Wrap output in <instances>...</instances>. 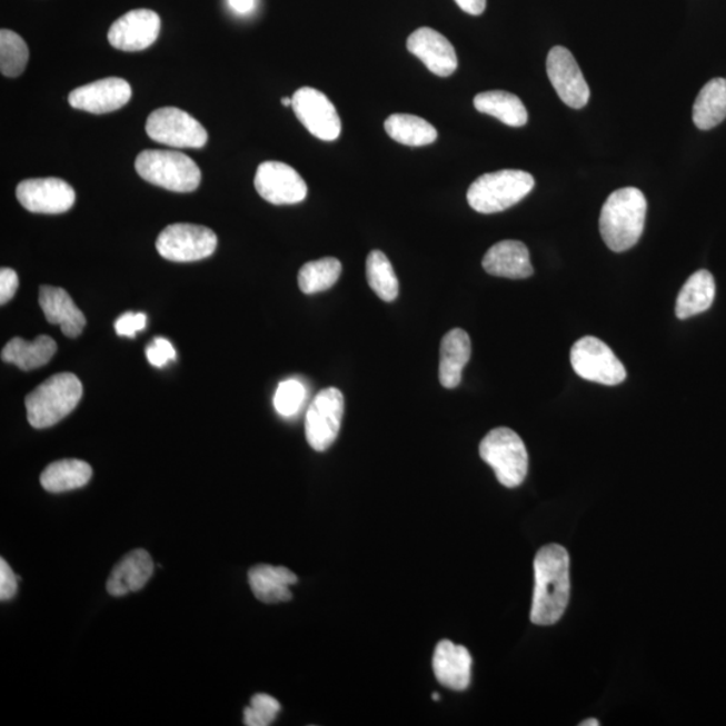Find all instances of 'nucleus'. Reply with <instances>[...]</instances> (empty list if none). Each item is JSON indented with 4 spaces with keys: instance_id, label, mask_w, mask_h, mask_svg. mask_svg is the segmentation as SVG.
<instances>
[{
    "instance_id": "obj_22",
    "label": "nucleus",
    "mask_w": 726,
    "mask_h": 726,
    "mask_svg": "<svg viewBox=\"0 0 726 726\" xmlns=\"http://www.w3.org/2000/svg\"><path fill=\"white\" fill-rule=\"evenodd\" d=\"M248 580L257 599L276 604L292 599L289 587L298 583V576L288 568L262 564L250 568Z\"/></svg>"
},
{
    "instance_id": "obj_6",
    "label": "nucleus",
    "mask_w": 726,
    "mask_h": 726,
    "mask_svg": "<svg viewBox=\"0 0 726 726\" xmlns=\"http://www.w3.org/2000/svg\"><path fill=\"white\" fill-rule=\"evenodd\" d=\"M480 458L507 488L524 484L529 470V455L525 442L513 429L500 427L490 430L479 446Z\"/></svg>"
},
{
    "instance_id": "obj_32",
    "label": "nucleus",
    "mask_w": 726,
    "mask_h": 726,
    "mask_svg": "<svg viewBox=\"0 0 726 726\" xmlns=\"http://www.w3.org/2000/svg\"><path fill=\"white\" fill-rule=\"evenodd\" d=\"M29 62V48L23 38L14 31H0V70L6 77L21 76Z\"/></svg>"
},
{
    "instance_id": "obj_37",
    "label": "nucleus",
    "mask_w": 726,
    "mask_h": 726,
    "mask_svg": "<svg viewBox=\"0 0 726 726\" xmlns=\"http://www.w3.org/2000/svg\"><path fill=\"white\" fill-rule=\"evenodd\" d=\"M17 580L18 577L14 575V571H12L10 565L2 558L0 560V599L2 601L11 600L17 595Z\"/></svg>"
},
{
    "instance_id": "obj_35",
    "label": "nucleus",
    "mask_w": 726,
    "mask_h": 726,
    "mask_svg": "<svg viewBox=\"0 0 726 726\" xmlns=\"http://www.w3.org/2000/svg\"><path fill=\"white\" fill-rule=\"evenodd\" d=\"M147 359L152 366L163 368L167 362L173 361L177 358V351L173 349L169 340L165 338H156L151 345L146 349Z\"/></svg>"
},
{
    "instance_id": "obj_28",
    "label": "nucleus",
    "mask_w": 726,
    "mask_h": 726,
    "mask_svg": "<svg viewBox=\"0 0 726 726\" xmlns=\"http://www.w3.org/2000/svg\"><path fill=\"white\" fill-rule=\"evenodd\" d=\"M477 111L490 115L509 127H524L528 123V111L518 96L505 91H488L475 96Z\"/></svg>"
},
{
    "instance_id": "obj_18",
    "label": "nucleus",
    "mask_w": 726,
    "mask_h": 726,
    "mask_svg": "<svg viewBox=\"0 0 726 726\" xmlns=\"http://www.w3.org/2000/svg\"><path fill=\"white\" fill-rule=\"evenodd\" d=\"M432 667L436 679L452 690H466L471 684L473 657L465 646L451 640L439 642L435 648Z\"/></svg>"
},
{
    "instance_id": "obj_1",
    "label": "nucleus",
    "mask_w": 726,
    "mask_h": 726,
    "mask_svg": "<svg viewBox=\"0 0 726 726\" xmlns=\"http://www.w3.org/2000/svg\"><path fill=\"white\" fill-rule=\"evenodd\" d=\"M570 558L561 545L550 544L535 558V594L530 620L538 626L556 625L568 607L570 596Z\"/></svg>"
},
{
    "instance_id": "obj_41",
    "label": "nucleus",
    "mask_w": 726,
    "mask_h": 726,
    "mask_svg": "<svg viewBox=\"0 0 726 726\" xmlns=\"http://www.w3.org/2000/svg\"><path fill=\"white\" fill-rule=\"evenodd\" d=\"M600 723L597 722V719H586V722L581 723V726H599Z\"/></svg>"
},
{
    "instance_id": "obj_23",
    "label": "nucleus",
    "mask_w": 726,
    "mask_h": 726,
    "mask_svg": "<svg viewBox=\"0 0 726 726\" xmlns=\"http://www.w3.org/2000/svg\"><path fill=\"white\" fill-rule=\"evenodd\" d=\"M471 358V339L465 330L448 331L441 340L439 378L446 389L458 388Z\"/></svg>"
},
{
    "instance_id": "obj_42",
    "label": "nucleus",
    "mask_w": 726,
    "mask_h": 726,
    "mask_svg": "<svg viewBox=\"0 0 726 726\" xmlns=\"http://www.w3.org/2000/svg\"><path fill=\"white\" fill-rule=\"evenodd\" d=\"M281 105L285 106V107H292V98L291 99L282 98L281 99Z\"/></svg>"
},
{
    "instance_id": "obj_36",
    "label": "nucleus",
    "mask_w": 726,
    "mask_h": 726,
    "mask_svg": "<svg viewBox=\"0 0 726 726\" xmlns=\"http://www.w3.org/2000/svg\"><path fill=\"white\" fill-rule=\"evenodd\" d=\"M146 326L147 317L143 312H127L116 320L115 330L120 337L135 338Z\"/></svg>"
},
{
    "instance_id": "obj_34",
    "label": "nucleus",
    "mask_w": 726,
    "mask_h": 726,
    "mask_svg": "<svg viewBox=\"0 0 726 726\" xmlns=\"http://www.w3.org/2000/svg\"><path fill=\"white\" fill-rule=\"evenodd\" d=\"M281 706L278 699L268 694H256L250 706L243 712V724L248 726H268L278 717Z\"/></svg>"
},
{
    "instance_id": "obj_33",
    "label": "nucleus",
    "mask_w": 726,
    "mask_h": 726,
    "mask_svg": "<svg viewBox=\"0 0 726 726\" xmlns=\"http://www.w3.org/2000/svg\"><path fill=\"white\" fill-rule=\"evenodd\" d=\"M306 401L305 385L295 378L280 382L274 397L276 412L282 417H292L300 412Z\"/></svg>"
},
{
    "instance_id": "obj_19",
    "label": "nucleus",
    "mask_w": 726,
    "mask_h": 726,
    "mask_svg": "<svg viewBox=\"0 0 726 726\" xmlns=\"http://www.w3.org/2000/svg\"><path fill=\"white\" fill-rule=\"evenodd\" d=\"M485 271L498 278L528 279L535 274L528 247L524 242L506 240L496 243L484 257Z\"/></svg>"
},
{
    "instance_id": "obj_2",
    "label": "nucleus",
    "mask_w": 726,
    "mask_h": 726,
    "mask_svg": "<svg viewBox=\"0 0 726 726\" xmlns=\"http://www.w3.org/2000/svg\"><path fill=\"white\" fill-rule=\"evenodd\" d=\"M647 199L639 189L625 188L607 198L600 213V235L616 253L626 252L644 235Z\"/></svg>"
},
{
    "instance_id": "obj_8",
    "label": "nucleus",
    "mask_w": 726,
    "mask_h": 726,
    "mask_svg": "<svg viewBox=\"0 0 726 726\" xmlns=\"http://www.w3.org/2000/svg\"><path fill=\"white\" fill-rule=\"evenodd\" d=\"M217 236L213 230L195 223H172L160 231L156 247L163 259L191 262L215 253Z\"/></svg>"
},
{
    "instance_id": "obj_5",
    "label": "nucleus",
    "mask_w": 726,
    "mask_h": 726,
    "mask_svg": "<svg viewBox=\"0 0 726 726\" xmlns=\"http://www.w3.org/2000/svg\"><path fill=\"white\" fill-rule=\"evenodd\" d=\"M135 169L145 181L170 191L191 192L201 185V170L182 152L146 150L139 153Z\"/></svg>"
},
{
    "instance_id": "obj_26",
    "label": "nucleus",
    "mask_w": 726,
    "mask_h": 726,
    "mask_svg": "<svg viewBox=\"0 0 726 726\" xmlns=\"http://www.w3.org/2000/svg\"><path fill=\"white\" fill-rule=\"evenodd\" d=\"M93 475L92 467L79 459H63L51 463L41 475V485L49 493H66L88 485Z\"/></svg>"
},
{
    "instance_id": "obj_3",
    "label": "nucleus",
    "mask_w": 726,
    "mask_h": 726,
    "mask_svg": "<svg viewBox=\"0 0 726 726\" xmlns=\"http://www.w3.org/2000/svg\"><path fill=\"white\" fill-rule=\"evenodd\" d=\"M82 391V384L73 372L51 376L24 398L30 426L37 429L56 426L73 412Z\"/></svg>"
},
{
    "instance_id": "obj_17",
    "label": "nucleus",
    "mask_w": 726,
    "mask_h": 726,
    "mask_svg": "<svg viewBox=\"0 0 726 726\" xmlns=\"http://www.w3.org/2000/svg\"><path fill=\"white\" fill-rule=\"evenodd\" d=\"M407 48L436 76L448 77L458 69V56L447 38L430 28H420L410 34Z\"/></svg>"
},
{
    "instance_id": "obj_21",
    "label": "nucleus",
    "mask_w": 726,
    "mask_h": 726,
    "mask_svg": "<svg viewBox=\"0 0 726 726\" xmlns=\"http://www.w3.org/2000/svg\"><path fill=\"white\" fill-rule=\"evenodd\" d=\"M156 565L149 551L135 549L121 558L116 565L107 581L109 595L120 597L130 593H138L149 583Z\"/></svg>"
},
{
    "instance_id": "obj_40",
    "label": "nucleus",
    "mask_w": 726,
    "mask_h": 726,
    "mask_svg": "<svg viewBox=\"0 0 726 726\" xmlns=\"http://www.w3.org/2000/svg\"><path fill=\"white\" fill-rule=\"evenodd\" d=\"M229 6L237 14H249L255 9L256 0H229Z\"/></svg>"
},
{
    "instance_id": "obj_4",
    "label": "nucleus",
    "mask_w": 726,
    "mask_h": 726,
    "mask_svg": "<svg viewBox=\"0 0 726 726\" xmlns=\"http://www.w3.org/2000/svg\"><path fill=\"white\" fill-rule=\"evenodd\" d=\"M535 185L531 173L523 170L488 172L470 186L467 201L478 213H500L523 201Z\"/></svg>"
},
{
    "instance_id": "obj_38",
    "label": "nucleus",
    "mask_w": 726,
    "mask_h": 726,
    "mask_svg": "<svg viewBox=\"0 0 726 726\" xmlns=\"http://www.w3.org/2000/svg\"><path fill=\"white\" fill-rule=\"evenodd\" d=\"M19 286L18 275L14 269H0V304L6 305L14 297Z\"/></svg>"
},
{
    "instance_id": "obj_27",
    "label": "nucleus",
    "mask_w": 726,
    "mask_h": 726,
    "mask_svg": "<svg viewBox=\"0 0 726 726\" xmlns=\"http://www.w3.org/2000/svg\"><path fill=\"white\" fill-rule=\"evenodd\" d=\"M726 119V80L713 79L698 93L693 107V121L699 130L709 131Z\"/></svg>"
},
{
    "instance_id": "obj_29",
    "label": "nucleus",
    "mask_w": 726,
    "mask_h": 726,
    "mask_svg": "<svg viewBox=\"0 0 726 726\" xmlns=\"http://www.w3.org/2000/svg\"><path fill=\"white\" fill-rule=\"evenodd\" d=\"M385 131L389 137L409 147L432 145L438 139V130L419 116L395 113L385 121Z\"/></svg>"
},
{
    "instance_id": "obj_43",
    "label": "nucleus",
    "mask_w": 726,
    "mask_h": 726,
    "mask_svg": "<svg viewBox=\"0 0 726 726\" xmlns=\"http://www.w3.org/2000/svg\"><path fill=\"white\" fill-rule=\"evenodd\" d=\"M434 702H439L440 699V694L439 693H434L432 694Z\"/></svg>"
},
{
    "instance_id": "obj_24",
    "label": "nucleus",
    "mask_w": 726,
    "mask_h": 726,
    "mask_svg": "<svg viewBox=\"0 0 726 726\" xmlns=\"http://www.w3.org/2000/svg\"><path fill=\"white\" fill-rule=\"evenodd\" d=\"M716 281L706 269L693 274L677 298L676 315L680 320L708 311L715 301Z\"/></svg>"
},
{
    "instance_id": "obj_14",
    "label": "nucleus",
    "mask_w": 726,
    "mask_h": 726,
    "mask_svg": "<svg viewBox=\"0 0 726 726\" xmlns=\"http://www.w3.org/2000/svg\"><path fill=\"white\" fill-rule=\"evenodd\" d=\"M255 188L261 198L274 205L304 202L308 192L305 179L294 167L274 160L259 166Z\"/></svg>"
},
{
    "instance_id": "obj_20",
    "label": "nucleus",
    "mask_w": 726,
    "mask_h": 726,
    "mask_svg": "<svg viewBox=\"0 0 726 726\" xmlns=\"http://www.w3.org/2000/svg\"><path fill=\"white\" fill-rule=\"evenodd\" d=\"M40 306L51 325L61 326L63 336L77 338L87 326L86 315L74 305L66 289L42 286L40 289Z\"/></svg>"
},
{
    "instance_id": "obj_15",
    "label": "nucleus",
    "mask_w": 726,
    "mask_h": 726,
    "mask_svg": "<svg viewBox=\"0 0 726 726\" xmlns=\"http://www.w3.org/2000/svg\"><path fill=\"white\" fill-rule=\"evenodd\" d=\"M131 96L130 83L118 77H109L74 89L69 93V105L80 111L101 115L123 108Z\"/></svg>"
},
{
    "instance_id": "obj_9",
    "label": "nucleus",
    "mask_w": 726,
    "mask_h": 726,
    "mask_svg": "<svg viewBox=\"0 0 726 726\" xmlns=\"http://www.w3.org/2000/svg\"><path fill=\"white\" fill-rule=\"evenodd\" d=\"M152 140L176 149H201L208 141V131L198 120L182 109L166 107L153 111L146 123Z\"/></svg>"
},
{
    "instance_id": "obj_25",
    "label": "nucleus",
    "mask_w": 726,
    "mask_h": 726,
    "mask_svg": "<svg viewBox=\"0 0 726 726\" xmlns=\"http://www.w3.org/2000/svg\"><path fill=\"white\" fill-rule=\"evenodd\" d=\"M56 351V340L48 336H40L31 342L22 338H12L3 347L2 359L4 362L14 364L21 370L29 371L47 365Z\"/></svg>"
},
{
    "instance_id": "obj_16",
    "label": "nucleus",
    "mask_w": 726,
    "mask_h": 726,
    "mask_svg": "<svg viewBox=\"0 0 726 726\" xmlns=\"http://www.w3.org/2000/svg\"><path fill=\"white\" fill-rule=\"evenodd\" d=\"M159 31L160 18L156 11L132 10L113 22L108 41L118 50L140 51L158 40Z\"/></svg>"
},
{
    "instance_id": "obj_13",
    "label": "nucleus",
    "mask_w": 726,
    "mask_h": 726,
    "mask_svg": "<svg viewBox=\"0 0 726 726\" xmlns=\"http://www.w3.org/2000/svg\"><path fill=\"white\" fill-rule=\"evenodd\" d=\"M546 72L558 98L565 105L574 109H581L588 105L590 91L586 77L567 48L555 47L549 51Z\"/></svg>"
},
{
    "instance_id": "obj_12",
    "label": "nucleus",
    "mask_w": 726,
    "mask_h": 726,
    "mask_svg": "<svg viewBox=\"0 0 726 726\" xmlns=\"http://www.w3.org/2000/svg\"><path fill=\"white\" fill-rule=\"evenodd\" d=\"M17 198L31 213L61 215L73 208L76 192L63 179L34 178L18 185Z\"/></svg>"
},
{
    "instance_id": "obj_30",
    "label": "nucleus",
    "mask_w": 726,
    "mask_h": 726,
    "mask_svg": "<svg viewBox=\"0 0 726 726\" xmlns=\"http://www.w3.org/2000/svg\"><path fill=\"white\" fill-rule=\"evenodd\" d=\"M366 278L372 291L384 301H395L398 297V279L387 255L372 250L366 260Z\"/></svg>"
},
{
    "instance_id": "obj_31",
    "label": "nucleus",
    "mask_w": 726,
    "mask_h": 726,
    "mask_svg": "<svg viewBox=\"0 0 726 726\" xmlns=\"http://www.w3.org/2000/svg\"><path fill=\"white\" fill-rule=\"evenodd\" d=\"M340 274H342V265L336 257L307 262L301 267L298 276L301 292L314 295L327 291L336 285Z\"/></svg>"
},
{
    "instance_id": "obj_39",
    "label": "nucleus",
    "mask_w": 726,
    "mask_h": 726,
    "mask_svg": "<svg viewBox=\"0 0 726 726\" xmlns=\"http://www.w3.org/2000/svg\"><path fill=\"white\" fill-rule=\"evenodd\" d=\"M459 8L470 16L484 14L486 10V0H455Z\"/></svg>"
},
{
    "instance_id": "obj_44",
    "label": "nucleus",
    "mask_w": 726,
    "mask_h": 726,
    "mask_svg": "<svg viewBox=\"0 0 726 726\" xmlns=\"http://www.w3.org/2000/svg\"><path fill=\"white\" fill-rule=\"evenodd\" d=\"M726 80V79H725Z\"/></svg>"
},
{
    "instance_id": "obj_7",
    "label": "nucleus",
    "mask_w": 726,
    "mask_h": 726,
    "mask_svg": "<svg viewBox=\"0 0 726 726\" xmlns=\"http://www.w3.org/2000/svg\"><path fill=\"white\" fill-rule=\"evenodd\" d=\"M570 362L576 375L590 382L615 387L627 378L625 365L599 338L578 339L571 347Z\"/></svg>"
},
{
    "instance_id": "obj_10",
    "label": "nucleus",
    "mask_w": 726,
    "mask_h": 726,
    "mask_svg": "<svg viewBox=\"0 0 726 726\" xmlns=\"http://www.w3.org/2000/svg\"><path fill=\"white\" fill-rule=\"evenodd\" d=\"M345 410L342 391L337 388L320 390L306 416V439L315 451L324 452L337 440Z\"/></svg>"
},
{
    "instance_id": "obj_11",
    "label": "nucleus",
    "mask_w": 726,
    "mask_h": 726,
    "mask_svg": "<svg viewBox=\"0 0 726 726\" xmlns=\"http://www.w3.org/2000/svg\"><path fill=\"white\" fill-rule=\"evenodd\" d=\"M292 109L300 123L315 138L334 141L342 132L337 108L324 92L314 88H300L292 96Z\"/></svg>"
}]
</instances>
